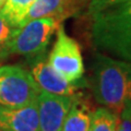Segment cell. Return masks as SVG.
<instances>
[{
  "label": "cell",
  "mask_w": 131,
  "mask_h": 131,
  "mask_svg": "<svg viewBox=\"0 0 131 131\" xmlns=\"http://www.w3.org/2000/svg\"><path fill=\"white\" fill-rule=\"evenodd\" d=\"M93 61L91 89L95 100L116 116L131 108V62L102 52Z\"/></svg>",
  "instance_id": "obj_1"
},
{
  "label": "cell",
  "mask_w": 131,
  "mask_h": 131,
  "mask_svg": "<svg viewBox=\"0 0 131 131\" xmlns=\"http://www.w3.org/2000/svg\"><path fill=\"white\" fill-rule=\"evenodd\" d=\"M92 43L98 51L131 62V0L91 16Z\"/></svg>",
  "instance_id": "obj_2"
},
{
  "label": "cell",
  "mask_w": 131,
  "mask_h": 131,
  "mask_svg": "<svg viewBox=\"0 0 131 131\" xmlns=\"http://www.w3.org/2000/svg\"><path fill=\"white\" fill-rule=\"evenodd\" d=\"M59 25L60 23L55 19L44 18L31 20L13 28L7 45V56L20 55L27 58L42 56Z\"/></svg>",
  "instance_id": "obj_3"
},
{
  "label": "cell",
  "mask_w": 131,
  "mask_h": 131,
  "mask_svg": "<svg viewBox=\"0 0 131 131\" xmlns=\"http://www.w3.org/2000/svg\"><path fill=\"white\" fill-rule=\"evenodd\" d=\"M40 90L32 73L18 64L0 67V106L21 108L37 102Z\"/></svg>",
  "instance_id": "obj_4"
},
{
  "label": "cell",
  "mask_w": 131,
  "mask_h": 131,
  "mask_svg": "<svg viewBox=\"0 0 131 131\" xmlns=\"http://www.w3.org/2000/svg\"><path fill=\"white\" fill-rule=\"evenodd\" d=\"M48 62L70 83L77 84L84 74L83 58L78 42L59 25L57 39L49 55Z\"/></svg>",
  "instance_id": "obj_5"
},
{
  "label": "cell",
  "mask_w": 131,
  "mask_h": 131,
  "mask_svg": "<svg viewBox=\"0 0 131 131\" xmlns=\"http://www.w3.org/2000/svg\"><path fill=\"white\" fill-rule=\"evenodd\" d=\"M75 95H56L40 91L37 98L38 131H62L63 121Z\"/></svg>",
  "instance_id": "obj_6"
},
{
  "label": "cell",
  "mask_w": 131,
  "mask_h": 131,
  "mask_svg": "<svg viewBox=\"0 0 131 131\" xmlns=\"http://www.w3.org/2000/svg\"><path fill=\"white\" fill-rule=\"evenodd\" d=\"M32 75L40 91L56 95L73 96L79 85L70 83L50 66L48 61L40 60L32 69Z\"/></svg>",
  "instance_id": "obj_7"
},
{
  "label": "cell",
  "mask_w": 131,
  "mask_h": 131,
  "mask_svg": "<svg viewBox=\"0 0 131 131\" xmlns=\"http://www.w3.org/2000/svg\"><path fill=\"white\" fill-rule=\"evenodd\" d=\"M37 102L21 108L0 106L1 131H38Z\"/></svg>",
  "instance_id": "obj_8"
},
{
  "label": "cell",
  "mask_w": 131,
  "mask_h": 131,
  "mask_svg": "<svg viewBox=\"0 0 131 131\" xmlns=\"http://www.w3.org/2000/svg\"><path fill=\"white\" fill-rule=\"evenodd\" d=\"M81 0H36L28 10L21 25L31 20L51 18L61 23V21L74 14Z\"/></svg>",
  "instance_id": "obj_9"
},
{
  "label": "cell",
  "mask_w": 131,
  "mask_h": 131,
  "mask_svg": "<svg viewBox=\"0 0 131 131\" xmlns=\"http://www.w3.org/2000/svg\"><path fill=\"white\" fill-rule=\"evenodd\" d=\"M92 114L89 104L75 95L63 121L62 131H89Z\"/></svg>",
  "instance_id": "obj_10"
},
{
  "label": "cell",
  "mask_w": 131,
  "mask_h": 131,
  "mask_svg": "<svg viewBox=\"0 0 131 131\" xmlns=\"http://www.w3.org/2000/svg\"><path fill=\"white\" fill-rule=\"evenodd\" d=\"M35 1L36 0H7L0 9V15L13 28L19 27Z\"/></svg>",
  "instance_id": "obj_11"
},
{
  "label": "cell",
  "mask_w": 131,
  "mask_h": 131,
  "mask_svg": "<svg viewBox=\"0 0 131 131\" xmlns=\"http://www.w3.org/2000/svg\"><path fill=\"white\" fill-rule=\"evenodd\" d=\"M89 131H117V116L105 107L93 112Z\"/></svg>",
  "instance_id": "obj_12"
},
{
  "label": "cell",
  "mask_w": 131,
  "mask_h": 131,
  "mask_svg": "<svg viewBox=\"0 0 131 131\" xmlns=\"http://www.w3.org/2000/svg\"><path fill=\"white\" fill-rule=\"evenodd\" d=\"M12 32L13 27L0 15V59L7 57V45L10 40Z\"/></svg>",
  "instance_id": "obj_13"
},
{
  "label": "cell",
  "mask_w": 131,
  "mask_h": 131,
  "mask_svg": "<svg viewBox=\"0 0 131 131\" xmlns=\"http://www.w3.org/2000/svg\"><path fill=\"white\" fill-rule=\"evenodd\" d=\"M124 1L126 0H90L88 5V14L91 18L92 15L98 13V12Z\"/></svg>",
  "instance_id": "obj_14"
},
{
  "label": "cell",
  "mask_w": 131,
  "mask_h": 131,
  "mask_svg": "<svg viewBox=\"0 0 131 131\" xmlns=\"http://www.w3.org/2000/svg\"><path fill=\"white\" fill-rule=\"evenodd\" d=\"M117 131H131V108L125 109L117 116Z\"/></svg>",
  "instance_id": "obj_15"
},
{
  "label": "cell",
  "mask_w": 131,
  "mask_h": 131,
  "mask_svg": "<svg viewBox=\"0 0 131 131\" xmlns=\"http://www.w3.org/2000/svg\"><path fill=\"white\" fill-rule=\"evenodd\" d=\"M6 1H7V0H0V9L3 7V5L6 3Z\"/></svg>",
  "instance_id": "obj_16"
},
{
  "label": "cell",
  "mask_w": 131,
  "mask_h": 131,
  "mask_svg": "<svg viewBox=\"0 0 131 131\" xmlns=\"http://www.w3.org/2000/svg\"><path fill=\"white\" fill-rule=\"evenodd\" d=\"M0 131H1V130H0Z\"/></svg>",
  "instance_id": "obj_17"
}]
</instances>
